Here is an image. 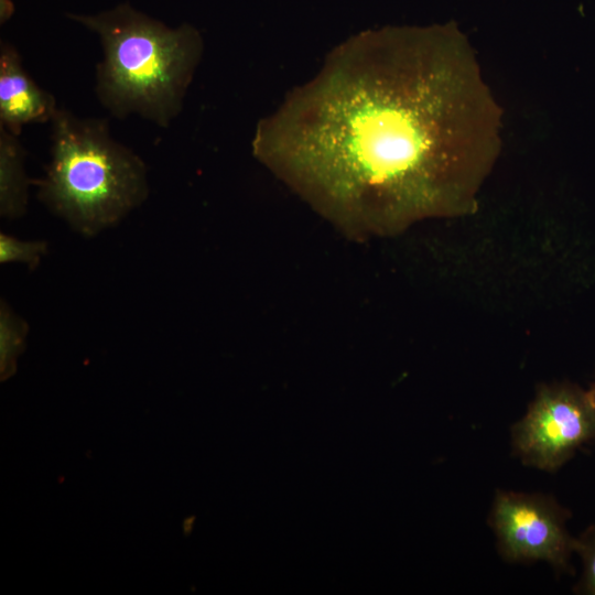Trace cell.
Wrapping results in <instances>:
<instances>
[{"mask_svg":"<svg viewBox=\"0 0 595 595\" xmlns=\"http://www.w3.org/2000/svg\"><path fill=\"white\" fill-rule=\"evenodd\" d=\"M99 37L96 95L116 118L138 115L166 128L183 109L204 43L188 23L169 28L129 3L93 15L67 14Z\"/></svg>","mask_w":595,"mask_h":595,"instance_id":"obj_2","label":"cell"},{"mask_svg":"<svg viewBox=\"0 0 595 595\" xmlns=\"http://www.w3.org/2000/svg\"><path fill=\"white\" fill-rule=\"evenodd\" d=\"M26 324L2 303L0 311L1 371L6 375L22 348Z\"/></svg>","mask_w":595,"mask_h":595,"instance_id":"obj_8","label":"cell"},{"mask_svg":"<svg viewBox=\"0 0 595 595\" xmlns=\"http://www.w3.org/2000/svg\"><path fill=\"white\" fill-rule=\"evenodd\" d=\"M587 393L591 398V401L593 402V404L595 405V381L593 382V385L589 387V389H587Z\"/></svg>","mask_w":595,"mask_h":595,"instance_id":"obj_11","label":"cell"},{"mask_svg":"<svg viewBox=\"0 0 595 595\" xmlns=\"http://www.w3.org/2000/svg\"><path fill=\"white\" fill-rule=\"evenodd\" d=\"M50 122L51 162L39 198L56 215L95 235L147 198L145 164L112 138L107 121L57 108Z\"/></svg>","mask_w":595,"mask_h":595,"instance_id":"obj_3","label":"cell"},{"mask_svg":"<svg viewBox=\"0 0 595 595\" xmlns=\"http://www.w3.org/2000/svg\"><path fill=\"white\" fill-rule=\"evenodd\" d=\"M46 253V244L43 241H20L6 234L0 235V261L23 262L35 268L43 255Z\"/></svg>","mask_w":595,"mask_h":595,"instance_id":"obj_10","label":"cell"},{"mask_svg":"<svg viewBox=\"0 0 595 595\" xmlns=\"http://www.w3.org/2000/svg\"><path fill=\"white\" fill-rule=\"evenodd\" d=\"M574 552L582 564V573L574 592L595 595V523L589 524L575 537Z\"/></svg>","mask_w":595,"mask_h":595,"instance_id":"obj_9","label":"cell"},{"mask_svg":"<svg viewBox=\"0 0 595 595\" xmlns=\"http://www.w3.org/2000/svg\"><path fill=\"white\" fill-rule=\"evenodd\" d=\"M501 111L454 23L361 32L260 121L255 156L339 230L392 236L476 209Z\"/></svg>","mask_w":595,"mask_h":595,"instance_id":"obj_1","label":"cell"},{"mask_svg":"<svg viewBox=\"0 0 595 595\" xmlns=\"http://www.w3.org/2000/svg\"><path fill=\"white\" fill-rule=\"evenodd\" d=\"M24 156L18 136L0 127V212L7 218L20 217L26 209Z\"/></svg>","mask_w":595,"mask_h":595,"instance_id":"obj_7","label":"cell"},{"mask_svg":"<svg viewBox=\"0 0 595 595\" xmlns=\"http://www.w3.org/2000/svg\"><path fill=\"white\" fill-rule=\"evenodd\" d=\"M570 516L551 496L499 490L489 523L507 561H543L558 572H570L575 554V537L566 527Z\"/></svg>","mask_w":595,"mask_h":595,"instance_id":"obj_5","label":"cell"},{"mask_svg":"<svg viewBox=\"0 0 595 595\" xmlns=\"http://www.w3.org/2000/svg\"><path fill=\"white\" fill-rule=\"evenodd\" d=\"M515 453L530 467L555 472L584 445L595 442V405L572 383L543 386L524 416L513 424Z\"/></svg>","mask_w":595,"mask_h":595,"instance_id":"obj_4","label":"cell"},{"mask_svg":"<svg viewBox=\"0 0 595 595\" xmlns=\"http://www.w3.org/2000/svg\"><path fill=\"white\" fill-rule=\"evenodd\" d=\"M57 110L55 98L42 89L24 69L15 47L0 44V127L19 136L23 126L51 121Z\"/></svg>","mask_w":595,"mask_h":595,"instance_id":"obj_6","label":"cell"}]
</instances>
